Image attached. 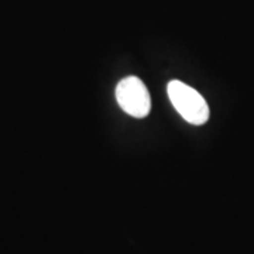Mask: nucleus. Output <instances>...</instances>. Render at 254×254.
Returning a JSON list of instances; mask_svg holds the SVG:
<instances>
[{"label":"nucleus","instance_id":"f257e3e1","mask_svg":"<svg viewBox=\"0 0 254 254\" xmlns=\"http://www.w3.org/2000/svg\"><path fill=\"white\" fill-rule=\"evenodd\" d=\"M167 92L174 108L188 123L200 126L208 122L209 106L199 92L181 81L170 82Z\"/></svg>","mask_w":254,"mask_h":254},{"label":"nucleus","instance_id":"f03ea898","mask_svg":"<svg viewBox=\"0 0 254 254\" xmlns=\"http://www.w3.org/2000/svg\"><path fill=\"white\" fill-rule=\"evenodd\" d=\"M119 106L127 115L136 119L145 118L151 109V99L145 85L137 76H127L119 82L116 88Z\"/></svg>","mask_w":254,"mask_h":254}]
</instances>
